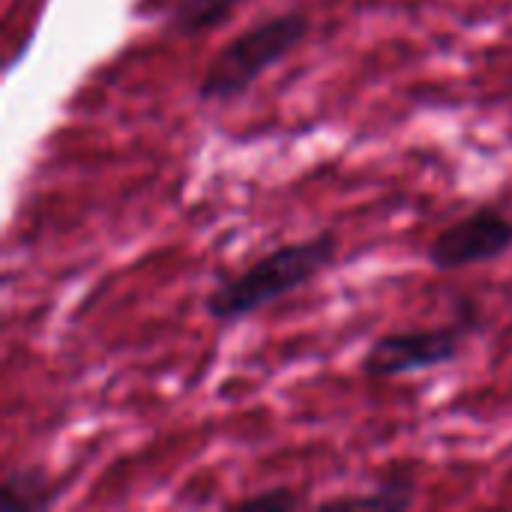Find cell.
Returning a JSON list of instances; mask_svg holds the SVG:
<instances>
[{
	"instance_id": "1",
	"label": "cell",
	"mask_w": 512,
	"mask_h": 512,
	"mask_svg": "<svg viewBox=\"0 0 512 512\" xmlns=\"http://www.w3.org/2000/svg\"><path fill=\"white\" fill-rule=\"evenodd\" d=\"M336 255L339 237L330 228L303 240L282 243L237 276H228L213 291H207L204 312L219 327L246 321L255 312L279 303L282 297L312 285L327 267H333Z\"/></svg>"
},
{
	"instance_id": "2",
	"label": "cell",
	"mask_w": 512,
	"mask_h": 512,
	"mask_svg": "<svg viewBox=\"0 0 512 512\" xmlns=\"http://www.w3.org/2000/svg\"><path fill=\"white\" fill-rule=\"evenodd\" d=\"M309 27L312 21L300 9L276 12L270 18L249 24L231 42H225L219 54L207 63L195 90L198 99L225 105L246 96L264 72L279 66L291 51H297L306 42Z\"/></svg>"
},
{
	"instance_id": "3",
	"label": "cell",
	"mask_w": 512,
	"mask_h": 512,
	"mask_svg": "<svg viewBox=\"0 0 512 512\" xmlns=\"http://www.w3.org/2000/svg\"><path fill=\"white\" fill-rule=\"evenodd\" d=\"M483 330H486L483 306L474 297L462 294L453 300L450 324L393 330L372 339V345L360 357V372L375 381H390V378L441 369L447 363H456L465 351V342Z\"/></svg>"
},
{
	"instance_id": "4",
	"label": "cell",
	"mask_w": 512,
	"mask_h": 512,
	"mask_svg": "<svg viewBox=\"0 0 512 512\" xmlns=\"http://www.w3.org/2000/svg\"><path fill=\"white\" fill-rule=\"evenodd\" d=\"M510 249L512 216L495 204H483L441 228L426 249V261L438 273H459L477 264H492Z\"/></svg>"
},
{
	"instance_id": "5",
	"label": "cell",
	"mask_w": 512,
	"mask_h": 512,
	"mask_svg": "<svg viewBox=\"0 0 512 512\" xmlns=\"http://www.w3.org/2000/svg\"><path fill=\"white\" fill-rule=\"evenodd\" d=\"M60 492L42 468H15L0 483V512H42L57 504Z\"/></svg>"
},
{
	"instance_id": "6",
	"label": "cell",
	"mask_w": 512,
	"mask_h": 512,
	"mask_svg": "<svg viewBox=\"0 0 512 512\" xmlns=\"http://www.w3.org/2000/svg\"><path fill=\"white\" fill-rule=\"evenodd\" d=\"M246 0H177L168 12L165 30L174 36H204L222 27Z\"/></svg>"
},
{
	"instance_id": "7",
	"label": "cell",
	"mask_w": 512,
	"mask_h": 512,
	"mask_svg": "<svg viewBox=\"0 0 512 512\" xmlns=\"http://www.w3.org/2000/svg\"><path fill=\"white\" fill-rule=\"evenodd\" d=\"M417 501V480L408 471L387 474L372 495H351V498H333L324 507H384V510H405Z\"/></svg>"
},
{
	"instance_id": "8",
	"label": "cell",
	"mask_w": 512,
	"mask_h": 512,
	"mask_svg": "<svg viewBox=\"0 0 512 512\" xmlns=\"http://www.w3.org/2000/svg\"><path fill=\"white\" fill-rule=\"evenodd\" d=\"M237 507H243V510H252V507H261V510H270V507H276V510H291V507H300V498H297L294 489L276 486V489L258 492V495H252V498H243Z\"/></svg>"
}]
</instances>
